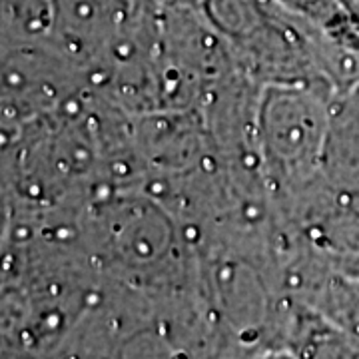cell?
Instances as JSON below:
<instances>
[{
    "instance_id": "6da1fadb",
    "label": "cell",
    "mask_w": 359,
    "mask_h": 359,
    "mask_svg": "<svg viewBox=\"0 0 359 359\" xmlns=\"http://www.w3.org/2000/svg\"><path fill=\"white\" fill-rule=\"evenodd\" d=\"M334 92L313 84H271L257 108V150L269 208L285 214L323 186L321 156Z\"/></svg>"
},
{
    "instance_id": "7a4b0ae2",
    "label": "cell",
    "mask_w": 359,
    "mask_h": 359,
    "mask_svg": "<svg viewBox=\"0 0 359 359\" xmlns=\"http://www.w3.org/2000/svg\"><path fill=\"white\" fill-rule=\"evenodd\" d=\"M321 176L339 204L359 210V82L330 100Z\"/></svg>"
},
{
    "instance_id": "3957f363",
    "label": "cell",
    "mask_w": 359,
    "mask_h": 359,
    "mask_svg": "<svg viewBox=\"0 0 359 359\" xmlns=\"http://www.w3.org/2000/svg\"><path fill=\"white\" fill-rule=\"evenodd\" d=\"M283 351L297 359H359V339L320 311L292 302Z\"/></svg>"
},
{
    "instance_id": "277c9868",
    "label": "cell",
    "mask_w": 359,
    "mask_h": 359,
    "mask_svg": "<svg viewBox=\"0 0 359 359\" xmlns=\"http://www.w3.org/2000/svg\"><path fill=\"white\" fill-rule=\"evenodd\" d=\"M250 359H297L294 358L290 351H283V349H278V351H266V353H259V355H254Z\"/></svg>"
}]
</instances>
